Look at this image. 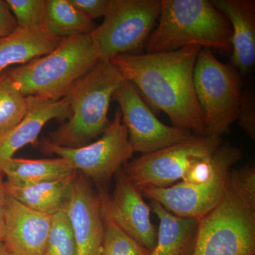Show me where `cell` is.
<instances>
[{
    "label": "cell",
    "instance_id": "obj_13",
    "mask_svg": "<svg viewBox=\"0 0 255 255\" xmlns=\"http://www.w3.org/2000/svg\"><path fill=\"white\" fill-rule=\"evenodd\" d=\"M51 219L52 215L30 209L7 194L4 246L15 255H43Z\"/></svg>",
    "mask_w": 255,
    "mask_h": 255
},
{
    "label": "cell",
    "instance_id": "obj_17",
    "mask_svg": "<svg viewBox=\"0 0 255 255\" xmlns=\"http://www.w3.org/2000/svg\"><path fill=\"white\" fill-rule=\"evenodd\" d=\"M0 172L6 176V183L14 186L31 185L58 180L78 173L70 162L61 157L0 159Z\"/></svg>",
    "mask_w": 255,
    "mask_h": 255
},
{
    "label": "cell",
    "instance_id": "obj_7",
    "mask_svg": "<svg viewBox=\"0 0 255 255\" xmlns=\"http://www.w3.org/2000/svg\"><path fill=\"white\" fill-rule=\"evenodd\" d=\"M160 11L161 0H110L103 22L89 33L101 60L136 53L150 36Z\"/></svg>",
    "mask_w": 255,
    "mask_h": 255
},
{
    "label": "cell",
    "instance_id": "obj_25",
    "mask_svg": "<svg viewBox=\"0 0 255 255\" xmlns=\"http://www.w3.org/2000/svg\"><path fill=\"white\" fill-rule=\"evenodd\" d=\"M255 95L253 90L243 92L238 120L240 127L251 139L255 138Z\"/></svg>",
    "mask_w": 255,
    "mask_h": 255
},
{
    "label": "cell",
    "instance_id": "obj_15",
    "mask_svg": "<svg viewBox=\"0 0 255 255\" xmlns=\"http://www.w3.org/2000/svg\"><path fill=\"white\" fill-rule=\"evenodd\" d=\"M213 4L227 17L232 28L231 61L242 76L255 63V1L253 0H213Z\"/></svg>",
    "mask_w": 255,
    "mask_h": 255
},
{
    "label": "cell",
    "instance_id": "obj_2",
    "mask_svg": "<svg viewBox=\"0 0 255 255\" xmlns=\"http://www.w3.org/2000/svg\"><path fill=\"white\" fill-rule=\"evenodd\" d=\"M255 169H233L222 199L198 223L190 255H255Z\"/></svg>",
    "mask_w": 255,
    "mask_h": 255
},
{
    "label": "cell",
    "instance_id": "obj_26",
    "mask_svg": "<svg viewBox=\"0 0 255 255\" xmlns=\"http://www.w3.org/2000/svg\"><path fill=\"white\" fill-rule=\"evenodd\" d=\"M79 10L93 21L105 16L108 9L110 0H70Z\"/></svg>",
    "mask_w": 255,
    "mask_h": 255
},
{
    "label": "cell",
    "instance_id": "obj_21",
    "mask_svg": "<svg viewBox=\"0 0 255 255\" xmlns=\"http://www.w3.org/2000/svg\"><path fill=\"white\" fill-rule=\"evenodd\" d=\"M26 111V97L15 87L8 72H0V137L16 127Z\"/></svg>",
    "mask_w": 255,
    "mask_h": 255
},
{
    "label": "cell",
    "instance_id": "obj_1",
    "mask_svg": "<svg viewBox=\"0 0 255 255\" xmlns=\"http://www.w3.org/2000/svg\"><path fill=\"white\" fill-rule=\"evenodd\" d=\"M199 46L145 54H121L111 62L152 107L168 116L174 127L205 135L194 73Z\"/></svg>",
    "mask_w": 255,
    "mask_h": 255
},
{
    "label": "cell",
    "instance_id": "obj_20",
    "mask_svg": "<svg viewBox=\"0 0 255 255\" xmlns=\"http://www.w3.org/2000/svg\"><path fill=\"white\" fill-rule=\"evenodd\" d=\"M44 26L59 38L89 34L96 26L70 0H47Z\"/></svg>",
    "mask_w": 255,
    "mask_h": 255
},
{
    "label": "cell",
    "instance_id": "obj_10",
    "mask_svg": "<svg viewBox=\"0 0 255 255\" xmlns=\"http://www.w3.org/2000/svg\"><path fill=\"white\" fill-rule=\"evenodd\" d=\"M113 99L118 102L129 141L135 152L145 155L195 136L186 129L161 122L137 89L128 80L116 91Z\"/></svg>",
    "mask_w": 255,
    "mask_h": 255
},
{
    "label": "cell",
    "instance_id": "obj_19",
    "mask_svg": "<svg viewBox=\"0 0 255 255\" xmlns=\"http://www.w3.org/2000/svg\"><path fill=\"white\" fill-rule=\"evenodd\" d=\"M78 175L26 186L11 185L4 182L5 190L8 195L30 209L53 215L63 209Z\"/></svg>",
    "mask_w": 255,
    "mask_h": 255
},
{
    "label": "cell",
    "instance_id": "obj_6",
    "mask_svg": "<svg viewBox=\"0 0 255 255\" xmlns=\"http://www.w3.org/2000/svg\"><path fill=\"white\" fill-rule=\"evenodd\" d=\"M194 88L204 116L205 135L221 137L238 120L243 91L238 73L201 48L194 73Z\"/></svg>",
    "mask_w": 255,
    "mask_h": 255
},
{
    "label": "cell",
    "instance_id": "obj_24",
    "mask_svg": "<svg viewBox=\"0 0 255 255\" xmlns=\"http://www.w3.org/2000/svg\"><path fill=\"white\" fill-rule=\"evenodd\" d=\"M21 27H37L44 25L47 0H6Z\"/></svg>",
    "mask_w": 255,
    "mask_h": 255
},
{
    "label": "cell",
    "instance_id": "obj_18",
    "mask_svg": "<svg viewBox=\"0 0 255 255\" xmlns=\"http://www.w3.org/2000/svg\"><path fill=\"white\" fill-rule=\"evenodd\" d=\"M150 202V210L158 218L159 225L155 248L149 255H187L199 220L176 216L159 203Z\"/></svg>",
    "mask_w": 255,
    "mask_h": 255
},
{
    "label": "cell",
    "instance_id": "obj_27",
    "mask_svg": "<svg viewBox=\"0 0 255 255\" xmlns=\"http://www.w3.org/2000/svg\"><path fill=\"white\" fill-rule=\"evenodd\" d=\"M16 18L11 13L7 3L0 0V38L8 36L17 28Z\"/></svg>",
    "mask_w": 255,
    "mask_h": 255
},
{
    "label": "cell",
    "instance_id": "obj_22",
    "mask_svg": "<svg viewBox=\"0 0 255 255\" xmlns=\"http://www.w3.org/2000/svg\"><path fill=\"white\" fill-rule=\"evenodd\" d=\"M43 255H76L73 227L63 209L52 215L51 224Z\"/></svg>",
    "mask_w": 255,
    "mask_h": 255
},
{
    "label": "cell",
    "instance_id": "obj_11",
    "mask_svg": "<svg viewBox=\"0 0 255 255\" xmlns=\"http://www.w3.org/2000/svg\"><path fill=\"white\" fill-rule=\"evenodd\" d=\"M116 175L113 194L100 193L102 215L114 221L121 229L151 252L155 248L157 231L150 219V208L142 192L127 177L123 169Z\"/></svg>",
    "mask_w": 255,
    "mask_h": 255
},
{
    "label": "cell",
    "instance_id": "obj_14",
    "mask_svg": "<svg viewBox=\"0 0 255 255\" xmlns=\"http://www.w3.org/2000/svg\"><path fill=\"white\" fill-rule=\"evenodd\" d=\"M26 115L14 128L0 137V159L13 157L19 149L35 144L42 129L50 121L66 122L71 111L65 98L52 101L28 96Z\"/></svg>",
    "mask_w": 255,
    "mask_h": 255
},
{
    "label": "cell",
    "instance_id": "obj_5",
    "mask_svg": "<svg viewBox=\"0 0 255 255\" xmlns=\"http://www.w3.org/2000/svg\"><path fill=\"white\" fill-rule=\"evenodd\" d=\"M125 80L111 60H100L64 97L71 116L50 132L48 140L63 147H80L102 135L110 124L111 101Z\"/></svg>",
    "mask_w": 255,
    "mask_h": 255
},
{
    "label": "cell",
    "instance_id": "obj_29",
    "mask_svg": "<svg viewBox=\"0 0 255 255\" xmlns=\"http://www.w3.org/2000/svg\"><path fill=\"white\" fill-rule=\"evenodd\" d=\"M0 255H15L11 252H10L6 246H4V243L1 242L0 243Z\"/></svg>",
    "mask_w": 255,
    "mask_h": 255
},
{
    "label": "cell",
    "instance_id": "obj_12",
    "mask_svg": "<svg viewBox=\"0 0 255 255\" xmlns=\"http://www.w3.org/2000/svg\"><path fill=\"white\" fill-rule=\"evenodd\" d=\"M73 227L76 255H102L105 224L100 194L78 175L63 208Z\"/></svg>",
    "mask_w": 255,
    "mask_h": 255
},
{
    "label": "cell",
    "instance_id": "obj_4",
    "mask_svg": "<svg viewBox=\"0 0 255 255\" xmlns=\"http://www.w3.org/2000/svg\"><path fill=\"white\" fill-rule=\"evenodd\" d=\"M101 60L90 34L65 37L53 51L8 72L24 97L62 100Z\"/></svg>",
    "mask_w": 255,
    "mask_h": 255
},
{
    "label": "cell",
    "instance_id": "obj_9",
    "mask_svg": "<svg viewBox=\"0 0 255 255\" xmlns=\"http://www.w3.org/2000/svg\"><path fill=\"white\" fill-rule=\"evenodd\" d=\"M222 143L220 137L195 135L186 141L142 155L128 162L122 169L141 192L170 187L182 179L191 164L212 155Z\"/></svg>",
    "mask_w": 255,
    "mask_h": 255
},
{
    "label": "cell",
    "instance_id": "obj_28",
    "mask_svg": "<svg viewBox=\"0 0 255 255\" xmlns=\"http://www.w3.org/2000/svg\"><path fill=\"white\" fill-rule=\"evenodd\" d=\"M3 174L0 172V243L3 242L5 233V205L6 199Z\"/></svg>",
    "mask_w": 255,
    "mask_h": 255
},
{
    "label": "cell",
    "instance_id": "obj_8",
    "mask_svg": "<svg viewBox=\"0 0 255 255\" xmlns=\"http://www.w3.org/2000/svg\"><path fill=\"white\" fill-rule=\"evenodd\" d=\"M40 145L42 152L68 161L78 172L100 187L107 185L135 152L119 107L107 130L95 142L80 147H67L45 139Z\"/></svg>",
    "mask_w": 255,
    "mask_h": 255
},
{
    "label": "cell",
    "instance_id": "obj_16",
    "mask_svg": "<svg viewBox=\"0 0 255 255\" xmlns=\"http://www.w3.org/2000/svg\"><path fill=\"white\" fill-rule=\"evenodd\" d=\"M62 38L50 33L44 25L17 26L8 36L0 38V72L11 65H23L53 51Z\"/></svg>",
    "mask_w": 255,
    "mask_h": 255
},
{
    "label": "cell",
    "instance_id": "obj_3",
    "mask_svg": "<svg viewBox=\"0 0 255 255\" xmlns=\"http://www.w3.org/2000/svg\"><path fill=\"white\" fill-rule=\"evenodd\" d=\"M158 19L157 28L147 38V53L189 46L231 53V23L211 1L161 0Z\"/></svg>",
    "mask_w": 255,
    "mask_h": 255
},
{
    "label": "cell",
    "instance_id": "obj_23",
    "mask_svg": "<svg viewBox=\"0 0 255 255\" xmlns=\"http://www.w3.org/2000/svg\"><path fill=\"white\" fill-rule=\"evenodd\" d=\"M103 216V215H102ZM105 224L102 255H149L150 252L103 216Z\"/></svg>",
    "mask_w": 255,
    "mask_h": 255
}]
</instances>
